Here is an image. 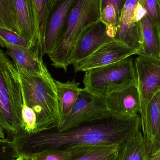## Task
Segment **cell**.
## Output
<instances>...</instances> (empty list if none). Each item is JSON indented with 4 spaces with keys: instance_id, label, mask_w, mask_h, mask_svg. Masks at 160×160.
<instances>
[{
    "instance_id": "6da1fadb",
    "label": "cell",
    "mask_w": 160,
    "mask_h": 160,
    "mask_svg": "<svg viewBox=\"0 0 160 160\" xmlns=\"http://www.w3.org/2000/svg\"><path fill=\"white\" fill-rule=\"evenodd\" d=\"M140 129H142L140 114L128 118L111 116L62 132L54 128L28 133L21 130L12 141L19 155L29 157L48 148L67 149L112 145L120 146Z\"/></svg>"
},
{
    "instance_id": "7a4b0ae2",
    "label": "cell",
    "mask_w": 160,
    "mask_h": 160,
    "mask_svg": "<svg viewBox=\"0 0 160 160\" xmlns=\"http://www.w3.org/2000/svg\"><path fill=\"white\" fill-rule=\"evenodd\" d=\"M16 68L22 100L36 114L35 133L57 128L62 119L59 99L55 80L47 66L45 64L41 73H29Z\"/></svg>"
},
{
    "instance_id": "3957f363",
    "label": "cell",
    "mask_w": 160,
    "mask_h": 160,
    "mask_svg": "<svg viewBox=\"0 0 160 160\" xmlns=\"http://www.w3.org/2000/svg\"><path fill=\"white\" fill-rule=\"evenodd\" d=\"M100 20L99 0H78L69 13L59 43L48 55L52 64L67 72L75 45L82 32Z\"/></svg>"
},
{
    "instance_id": "277c9868",
    "label": "cell",
    "mask_w": 160,
    "mask_h": 160,
    "mask_svg": "<svg viewBox=\"0 0 160 160\" xmlns=\"http://www.w3.org/2000/svg\"><path fill=\"white\" fill-rule=\"evenodd\" d=\"M0 50V127L12 137L23 129L22 99L15 63Z\"/></svg>"
},
{
    "instance_id": "5b68a950",
    "label": "cell",
    "mask_w": 160,
    "mask_h": 160,
    "mask_svg": "<svg viewBox=\"0 0 160 160\" xmlns=\"http://www.w3.org/2000/svg\"><path fill=\"white\" fill-rule=\"evenodd\" d=\"M131 57L85 71L83 80L84 89L95 96L105 98L113 91L135 84L134 61Z\"/></svg>"
},
{
    "instance_id": "8992f818",
    "label": "cell",
    "mask_w": 160,
    "mask_h": 160,
    "mask_svg": "<svg viewBox=\"0 0 160 160\" xmlns=\"http://www.w3.org/2000/svg\"><path fill=\"white\" fill-rule=\"evenodd\" d=\"M134 67L142 125L150 101L160 90V58L138 55L134 60Z\"/></svg>"
},
{
    "instance_id": "52a82bcc",
    "label": "cell",
    "mask_w": 160,
    "mask_h": 160,
    "mask_svg": "<svg viewBox=\"0 0 160 160\" xmlns=\"http://www.w3.org/2000/svg\"><path fill=\"white\" fill-rule=\"evenodd\" d=\"M111 116L105 98L95 96L82 88L73 108L62 118L56 129L59 132L64 131L83 123Z\"/></svg>"
},
{
    "instance_id": "ba28073f",
    "label": "cell",
    "mask_w": 160,
    "mask_h": 160,
    "mask_svg": "<svg viewBox=\"0 0 160 160\" xmlns=\"http://www.w3.org/2000/svg\"><path fill=\"white\" fill-rule=\"evenodd\" d=\"M137 52L123 43L112 39L100 47L84 60L73 64L76 73L112 64L122 61Z\"/></svg>"
},
{
    "instance_id": "9c48e42d",
    "label": "cell",
    "mask_w": 160,
    "mask_h": 160,
    "mask_svg": "<svg viewBox=\"0 0 160 160\" xmlns=\"http://www.w3.org/2000/svg\"><path fill=\"white\" fill-rule=\"evenodd\" d=\"M78 0H58L48 20L42 46V56L49 55L61 40L70 11Z\"/></svg>"
},
{
    "instance_id": "30bf717a",
    "label": "cell",
    "mask_w": 160,
    "mask_h": 160,
    "mask_svg": "<svg viewBox=\"0 0 160 160\" xmlns=\"http://www.w3.org/2000/svg\"><path fill=\"white\" fill-rule=\"evenodd\" d=\"M105 99L112 116L128 118L140 113V96L136 84L113 91L108 94Z\"/></svg>"
},
{
    "instance_id": "8fae6325",
    "label": "cell",
    "mask_w": 160,
    "mask_h": 160,
    "mask_svg": "<svg viewBox=\"0 0 160 160\" xmlns=\"http://www.w3.org/2000/svg\"><path fill=\"white\" fill-rule=\"evenodd\" d=\"M112 39L107 35L106 26L100 20L82 32L75 45L69 65H73L84 60Z\"/></svg>"
},
{
    "instance_id": "7c38bea8",
    "label": "cell",
    "mask_w": 160,
    "mask_h": 160,
    "mask_svg": "<svg viewBox=\"0 0 160 160\" xmlns=\"http://www.w3.org/2000/svg\"><path fill=\"white\" fill-rule=\"evenodd\" d=\"M15 3L21 36L31 43L35 52L42 58L38 39L32 0H15Z\"/></svg>"
},
{
    "instance_id": "4fadbf2b",
    "label": "cell",
    "mask_w": 160,
    "mask_h": 160,
    "mask_svg": "<svg viewBox=\"0 0 160 160\" xmlns=\"http://www.w3.org/2000/svg\"><path fill=\"white\" fill-rule=\"evenodd\" d=\"M0 46L6 48V53L13 59L16 67L31 73H41L43 71L45 65L43 58L31 49L8 44L1 40Z\"/></svg>"
},
{
    "instance_id": "5bb4252c",
    "label": "cell",
    "mask_w": 160,
    "mask_h": 160,
    "mask_svg": "<svg viewBox=\"0 0 160 160\" xmlns=\"http://www.w3.org/2000/svg\"><path fill=\"white\" fill-rule=\"evenodd\" d=\"M142 129L119 147L117 160H148L149 157Z\"/></svg>"
},
{
    "instance_id": "9a60e30c",
    "label": "cell",
    "mask_w": 160,
    "mask_h": 160,
    "mask_svg": "<svg viewBox=\"0 0 160 160\" xmlns=\"http://www.w3.org/2000/svg\"><path fill=\"white\" fill-rule=\"evenodd\" d=\"M160 122V96L158 93L148 104L145 120L142 125V132L146 142L148 154L153 144Z\"/></svg>"
},
{
    "instance_id": "2e32d148",
    "label": "cell",
    "mask_w": 160,
    "mask_h": 160,
    "mask_svg": "<svg viewBox=\"0 0 160 160\" xmlns=\"http://www.w3.org/2000/svg\"><path fill=\"white\" fill-rule=\"evenodd\" d=\"M143 48L140 55L160 58V30L147 14L141 20Z\"/></svg>"
},
{
    "instance_id": "e0dca14e",
    "label": "cell",
    "mask_w": 160,
    "mask_h": 160,
    "mask_svg": "<svg viewBox=\"0 0 160 160\" xmlns=\"http://www.w3.org/2000/svg\"><path fill=\"white\" fill-rule=\"evenodd\" d=\"M55 82L62 118L71 111L82 88L75 80L62 82L55 80Z\"/></svg>"
},
{
    "instance_id": "ac0fdd59",
    "label": "cell",
    "mask_w": 160,
    "mask_h": 160,
    "mask_svg": "<svg viewBox=\"0 0 160 160\" xmlns=\"http://www.w3.org/2000/svg\"><path fill=\"white\" fill-rule=\"evenodd\" d=\"M58 1V0H32L34 11L38 39L40 45L41 53L47 23L51 13L52 12Z\"/></svg>"
},
{
    "instance_id": "d6986e66",
    "label": "cell",
    "mask_w": 160,
    "mask_h": 160,
    "mask_svg": "<svg viewBox=\"0 0 160 160\" xmlns=\"http://www.w3.org/2000/svg\"><path fill=\"white\" fill-rule=\"evenodd\" d=\"M93 148H77L67 149L48 148L33 153L29 157L31 160H71L76 156Z\"/></svg>"
},
{
    "instance_id": "ffe728a7",
    "label": "cell",
    "mask_w": 160,
    "mask_h": 160,
    "mask_svg": "<svg viewBox=\"0 0 160 160\" xmlns=\"http://www.w3.org/2000/svg\"><path fill=\"white\" fill-rule=\"evenodd\" d=\"M0 27L8 29L21 36L15 0H0Z\"/></svg>"
},
{
    "instance_id": "44dd1931",
    "label": "cell",
    "mask_w": 160,
    "mask_h": 160,
    "mask_svg": "<svg viewBox=\"0 0 160 160\" xmlns=\"http://www.w3.org/2000/svg\"><path fill=\"white\" fill-rule=\"evenodd\" d=\"M119 147L117 145L95 147L88 151L76 156L71 160H100L117 152Z\"/></svg>"
},
{
    "instance_id": "7402d4cb",
    "label": "cell",
    "mask_w": 160,
    "mask_h": 160,
    "mask_svg": "<svg viewBox=\"0 0 160 160\" xmlns=\"http://www.w3.org/2000/svg\"><path fill=\"white\" fill-rule=\"evenodd\" d=\"M22 118L23 124V129L22 130L27 133H35L37 128L36 114L34 111L28 106L23 100Z\"/></svg>"
},
{
    "instance_id": "603a6c76",
    "label": "cell",
    "mask_w": 160,
    "mask_h": 160,
    "mask_svg": "<svg viewBox=\"0 0 160 160\" xmlns=\"http://www.w3.org/2000/svg\"><path fill=\"white\" fill-rule=\"evenodd\" d=\"M0 40L8 44L21 46L33 50L31 43L28 40L16 33L5 28L0 27Z\"/></svg>"
},
{
    "instance_id": "cb8c5ba5",
    "label": "cell",
    "mask_w": 160,
    "mask_h": 160,
    "mask_svg": "<svg viewBox=\"0 0 160 160\" xmlns=\"http://www.w3.org/2000/svg\"><path fill=\"white\" fill-rule=\"evenodd\" d=\"M19 156L12 140L0 139V160H16Z\"/></svg>"
},
{
    "instance_id": "d4e9b609",
    "label": "cell",
    "mask_w": 160,
    "mask_h": 160,
    "mask_svg": "<svg viewBox=\"0 0 160 160\" xmlns=\"http://www.w3.org/2000/svg\"><path fill=\"white\" fill-rule=\"evenodd\" d=\"M127 0H99L100 9L107 4H112L114 7L118 16L120 18L121 11Z\"/></svg>"
},
{
    "instance_id": "484cf974",
    "label": "cell",
    "mask_w": 160,
    "mask_h": 160,
    "mask_svg": "<svg viewBox=\"0 0 160 160\" xmlns=\"http://www.w3.org/2000/svg\"><path fill=\"white\" fill-rule=\"evenodd\" d=\"M160 150V122L157 134L155 136L151 149L148 152L149 157L158 153Z\"/></svg>"
},
{
    "instance_id": "4316f807",
    "label": "cell",
    "mask_w": 160,
    "mask_h": 160,
    "mask_svg": "<svg viewBox=\"0 0 160 160\" xmlns=\"http://www.w3.org/2000/svg\"><path fill=\"white\" fill-rule=\"evenodd\" d=\"M118 151L117 152L112 153L111 155H109V156H107L106 158H104L100 160H117Z\"/></svg>"
},
{
    "instance_id": "83f0119b",
    "label": "cell",
    "mask_w": 160,
    "mask_h": 160,
    "mask_svg": "<svg viewBox=\"0 0 160 160\" xmlns=\"http://www.w3.org/2000/svg\"><path fill=\"white\" fill-rule=\"evenodd\" d=\"M148 160H160V151L150 157Z\"/></svg>"
},
{
    "instance_id": "f1b7e54d",
    "label": "cell",
    "mask_w": 160,
    "mask_h": 160,
    "mask_svg": "<svg viewBox=\"0 0 160 160\" xmlns=\"http://www.w3.org/2000/svg\"><path fill=\"white\" fill-rule=\"evenodd\" d=\"M18 160H31L30 157L25 155H20Z\"/></svg>"
},
{
    "instance_id": "f546056e",
    "label": "cell",
    "mask_w": 160,
    "mask_h": 160,
    "mask_svg": "<svg viewBox=\"0 0 160 160\" xmlns=\"http://www.w3.org/2000/svg\"><path fill=\"white\" fill-rule=\"evenodd\" d=\"M4 131L2 128L0 127V139L5 138V134L4 133Z\"/></svg>"
},
{
    "instance_id": "4dcf8cb0",
    "label": "cell",
    "mask_w": 160,
    "mask_h": 160,
    "mask_svg": "<svg viewBox=\"0 0 160 160\" xmlns=\"http://www.w3.org/2000/svg\"><path fill=\"white\" fill-rule=\"evenodd\" d=\"M158 4L159 8L160 15V0H158Z\"/></svg>"
},
{
    "instance_id": "1f68e13d",
    "label": "cell",
    "mask_w": 160,
    "mask_h": 160,
    "mask_svg": "<svg viewBox=\"0 0 160 160\" xmlns=\"http://www.w3.org/2000/svg\"><path fill=\"white\" fill-rule=\"evenodd\" d=\"M158 93H159V95H160V90L158 92Z\"/></svg>"
},
{
    "instance_id": "d6a6232c",
    "label": "cell",
    "mask_w": 160,
    "mask_h": 160,
    "mask_svg": "<svg viewBox=\"0 0 160 160\" xmlns=\"http://www.w3.org/2000/svg\"><path fill=\"white\" fill-rule=\"evenodd\" d=\"M18 159H17L16 160H18Z\"/></svg>"
},
{
    "instance_id": "836d02e7",
    "label": "cell",
    "mask_w": 160,
    "mask_h": 160,
    "mask_svg": "<svg viewBox=\"0 0 160 160\" xmlns=\"http://www.w3.org/2000/svg\"><path fill=\"white\" fill-rule=\"evenodd\" d=\"M160 150L159 151V152H160ZM156 154H157V153H156Z\"/></svg>"
}]
</instances>
